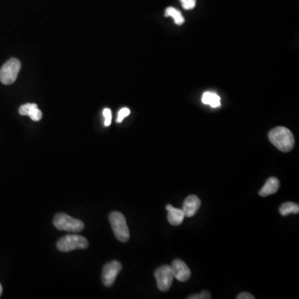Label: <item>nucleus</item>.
<instances>
[{
  "mask_svg": "<svg viewBox=\"0 0 299 299\" xmlns=\"http://www.w3.org/2000/svg\"><path fill=\"white\" fill-rule=\"evenodd\" d=\"M269 138L274 146L283 152L292 151L295 146V137L289 129L284 126H278L269 133Z\"/></svg>",
  "mask_w": 299,
  "mask_h": 299,
  "instance_id": "f257e3e1",
  "label": "nucleus"
},
{
  "mask_svg": "<svg viewBox=\"0 0 299 299\" xmlns=\"http://www.w3.org/2000/svg\"><path fill=\"white\" fill-rule=\"evenodd\" d=\"M109 220L116 239L121 242H127L130 238V232L125 216L121 213L115 211L110 214Z\"/></svg>",
  "mask_w": 299,
  "mask_h": 299,
  "instance_id": "f03ea898",
  "label": "nucleus"
},
{
  "mask_svg": "<svg viewBox=\"0 0 299 299\" xmlns=\"http://www.w3.org/2000/svg\"><path fill=\"white\" fill-rule=\"evenodd\" d=\"M53 225L57 230H65L68 232H80L84 229V224L82 220L71 217L63 213L55 215Z\"/></svg>",
  "mask_w": 299,
  "mask_h": 299,
  "instance_id": "7ed1b4c3",
  "label": "nucleus"
},
{
  "mask_svg": "<svg viewBox=\"0 0 299 299\" xmlns=\"http://www.w3.org/2000/svg\"><path fill=\"white\" fill-rule=\"evenodd\" d=\"M88 247V241L80 235H69L61 238L57 243V250L61 252H70L72 250H84Z\"/></svg>",
  "mask_w": 299,
  "mask_h": 299,
  "instance_id": "20e7f679",
  "label": "nucleus"
},
{
  "mask_svg": "<svg viewBox=\"0 0 299 299\" xmlns=\"http://www.w3.org/2000/svg\"><path fill=\"white\" fill-rule=\"evenodd\" d=\"M21 68V62L17 58H11L0 69V82L2 84L10 85L17 79Z\"/></svg>",
  "mask_w": 299,
  "mask_h": 299,
  "instance_id": "39448f33",
  "label": "nucleus"
},
{
  "mask_svg": "<svg viewBox=\"0 0 299 299\" xmlns=\"http://www.w3.org/2000/svg\"><path fill=\"white\" fill-rule=\"evenodd\" d=\"M157 287L162 292H166L170 290L174 280L173 271L170 265H163L159 268L155 272Z\"/></svg>",
  "mask_w": 299,
  "mask_h": 299,
  "instance_id": "423d86ee",
  "label": "nucleus"
},
{
  "mask_svg": "<svg viewBox=\"0 0 299 299\" xmlns=\"http://www.w3.org/2000/svg\"><path fill=\"white\" fill-rule=\"evenodd\" d=\"M122 266L119 261H111L104 266L101 280L106 287H111L116 280V276L121 272Z\"/></svg>",
  "mask_w": 299,
  "mask_h": 299,
  "instance_id": "0eeeda50",
  "label": "nucleus"
},
{
  "mask_svg": "<svg viewBox=\"0 0 299 299\" xmlns=\"http://www.w3.org/2000/svg\"><path fill=\"white\" fill-rule=\"evenodd\" d=\"M174 278L180 282H186L191 278V272L186 263L181 260H174L171 265Z\"/></svg>",
  "mask_w": 299,
  "mask_h": 299,
  "instance_id": "6e6552de",
  "label": "nucleus"
},
{
  "mask_svg": "<svg viewBox=\"0 0 299 299\" xmlns=\"http://www.w3.org/2000/svg\"><path fill=\"white\" fill-rule=\"evenodd\" d=\"M200 205H201V201L198 196H189L184 201L183 209H182L186 217H193L194 215L198 212Z\"/></svg>",
  "mask_w": 299,
  "mask_h": 299,
  "instance_id": "1a4fd4ad",
  "label": "nucleus"
},
{
  "mask_svg": "<svg viewBox=\"0 0 299 299\" xmlns=\"http://www.w3.org/2000/svg\"><path fill=\"white\" fill-rule=\"evenodd\" d=\"M20 115L28 116L32 121H38L42 119V111L37 107V104L27 103L20 106L18 110Z\"/></svg>",
  "mask_w": 299,
  "mask_h": 299,
  "instance_id": "9d476101",
  "label": "nucleus"
},
{
  "mask_svg": "<svg viewBox=\"0 0 299 299\" xmlns=\"http://www.w3.org/2000/svg\"><path fill=\"white\" fill-rule=\"evenodd\" d=\"M166 210L168 211L167 220L171 225L178 226L183 222L184 219L186 217L183 210H180L175 208L171 205H166Z\"/></svg>",
  "mask_w": 299,
  "mask_h": 299,
  "instance_id": "9b49d317",
  "label": "nucleus"
},
{
  "mask_svg": "<svg viewBox=\"0 0 299 299\" xmlns=\"http://www.w3.org/2000/svg\"><path fill=\"white\" fill-rule=\"evenodd\" d=\"M280 181L275 177H270L268 179L265 186H263V188L260 191V196L262 197H266V196L274 195L277 193L279 189H280Z\"/></svg>",
  "mask_w": 299,
  "mask_h": 299,
  "instance_id": "f8f14e48",
  "label": "nucleus"
},
{
  "mask_svg": "<svg viewBox=\"0 0 299 299\" xmlns=\"http://www.w3.org/2000/svg\"><path fill=\"white\" fill-rule=\"evenodd\" d=\"M202 102L205 105H209L213 108H217L221 105L220 97L215 92H206L203 94Z\"/></svg>",
  "mask_w": 299,
  "mask_h": 299,
  "instance_id": "ddd939ff",
  "label": "nucleus"
},
{
  "mask_svg": "<svg viewBox=\"0 0 299 299\" xmlns=\"http://www.w3.org/2000/svg\"><path fill=\"white\" fill-rule=\"evenodd\" d=\"M280 215L283 216H287L290 214H299V204L294 202H286L283 204L280 208Z\"/></svg>",
  "mask_w": 299,
  "mask_h": 299,
  "instance_id": "4468645a",
  "label": "nucleus"
},
{
  "mask_svg": "<svg viewBox=\"0 0 299 299\" xmlns=\"http://www.w3.org/2000/svg\"><path fill=\"white\" fill-rule=\"evenodd\" d=\"M165 16L173 17L174 21L177 25H182L185 22V18L181 14V12L173 7H169L166 8Z\"/></svg>",
  "mask_w": 299,
  "mask_h": 299,
  "instance_id": "2eb2a0df",
  "label": "nucleus"
},
{
  "mask_svg": "<svg viewBox=\"0 0 299 299\" xmlns=\"http://www.w3.org/2000/svg\"><path fill=\"white\" fill-rule=\"evenodd\" d=\"M182 7L186 10L193 9L196 7V0H180Z\"/></svg>",
  "mask_w": 299,
  "mask_h": 299,
  "instance_id": "dca6fc26",
  "label": "nucleus"
},
{
  "mask_svg": "<svg viewBox=\"0 0 299 299\" xmlns=\"http://www.w3.org/2000/svg\"><path fill=\"white\" fill-rule=\"evenodd\" d=\"M131 113V111L129 110L128 108H126V107H124V108H121L118 112V116H117V122L120 123L121 121H123L124 119L126 118V116H129Z\"/></svg>",
  "mask_w": 299,
  "mask_h": 299,
  "instance_id": "f3484780",
  "label": "nucleus"
},
{
  "mask_svg": "<svg viewBox=\"0 0 299 299\" xmlns=\"http://www.w3.org/2000/svg\"><path fill=\"white\" fill-rule=\"evenodd\" d=\"M211 298L210 293L205 290L200 293V295H193L187 298L188 299H209Z\"/></svg>",
  "mask_w": 299,
  "mask_h": 299,
  "instance_id": "a211bd4d",
  "label": "nucleus"
},
{
  "mask_svg": "<svg viewBox=\"0 0 299 299\" xmlns=\"http://www.w3.org/2000/svg\"><path fill=\"white\" fill-rule=\"evenodd\" d=\"M103 116L105 118V126H108L111 123V111L109 108H105L103 110Z\"/></svg>",
  "mask_w": 299,
  "mask_h": 299,
  "instance_id": "6ab92c4d",
  "label": "nucleus"
},
{
  "mask_svg": "<svg viewBox=\"0 0 299 299\" xmlns=\"http://www.w3.org/2000/svg\"><path fill=\"white\" fill-rule=\"evenodd\" d=\"M255 298L250 293L245 292L241 293L238 295L237 299H255Z\"/></svg>",
  "mask_w": 299,
  "mask_h": 299,
  "instance_id": "aec40b11",
  "label": "nucleus"
},
{
  "mask_svg": "<svg viewBox=\"0 0 299 299\" xmlns=\"http://www.w3.org/2000/svg\"><path fill=\"white\" fill-rule=\"evenodd\" d=\"M2 286H1V285H0V296H1V295H2Z\"/></svg>",
  "mask_w": 299,
  "mask_h": 299,
  "instance_id": "412c9836",
  "label": "nucleus"
}]
</instances>
